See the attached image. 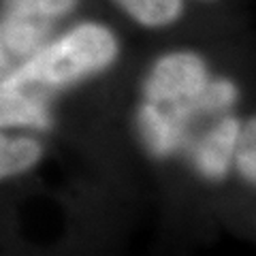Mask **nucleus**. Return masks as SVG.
Returning <instances> with one entry per match:
<instances>
[{
    "label": "nucleus",
    "instance_id": "nucleus-7",
    "mask_svg": "<svg viewBox=\"0 0 256 256\" xmlns=\"http://www.w3.org/2000/svg\"><path fill=\"white\" fill-rule=\"evenodd\" d=\"M134 22L148 28H160L182 15L184 0H116Z\"/></svg>",
    "mask_w": 256,
    "mask_h": 256
},
{
    "label": "nucleus",
    "instance_id": "nucleus-4",
    "mask_svg": "<svg viewBox=\"0 0 256 256\" xmlns=\"http://www.w3.org/2000/svg\"><path fill=\"white\" fill-rule=\"evenodd\" d=\"M52 124L47 98L20 86L0 82V128L2 126H36Z\"/></svg>",
    "mask_w": 256,
    "mask_h": 256
},
{
    "label": "nucleus",
    "instance_id": "nucleus-1",
    "mask_svg": "<svg viewBox=\"0 0 256 256\" xmlns=\"http://www.w3.org/2000/svg\"><path fill=\"white\" fill-rule=\"evenodd\" d=\"M139 128L152 154L169 156L184 143L186 122L198 111L230 107L237 88L230 82H212L203 58L190 52L169 54L156 62L143 88Z\"/></svg>",
    "mask_w": 256,
    "mask_h": 256
},
{
    "label": "nucleus",
    "instance_id": "nucleus-3",
    "mask_svg": "<svg viewBox=\"0 0 256 256\" xmlns=\"http://www.w3.org/2000/svg\"><path fill=\"white\" fill-rule=\"evenodd\" d=\"M6 9L0 20V79L28 62L47 43L54 18L26 2L4 0Z\"/></svg>",
    "mask_w": 256,
    "mask_h": 256
},
{
    "label": "nucleus",
    "instance_id": "nucleus-8",
    "mask_svg": "<svg viewBox=\"0 0 256 256\" xmlns=\"http://www.w3.org/2000/svg\"><path fill=\"white\" fill-rule=\"evenodd\" d=\"M254 137H256V122H254V118H250L242 128H239V134H237V141H235V152H233V154L237 156L239 171H242V175L250 184L256 182V160H254L256 146H254Z\"/></svg>",
    "mask_w": 256,
    "mask_h": 256
},
{
    "label": "nucleus",
    "instance_id": "nucleus-5",
    "mask_svg": "<svg viewBox=\"0 0 256 256\" xmlns=\"http://www.w3.org/2000/svg\"><path fill=\"white\" fill-rule=\"evenodd\" d=\"M242 124L235 118H224L222 122L203 137L196 148V169L212 180L224 178L235 152V141Z\"/></svg>",
    "mask_w": 256,
    "mask_h": 256
},
{
    "label": "nucleus",
    "instance_id": "nucleus-6",
    "mask_svg": "<svg viewBox=\"0 0 256 256\" xmlns=\"http://www.w3.org/2000/svg\"><path fill=\"white\" fill-rule=\"evenodd\" d=\"M41 158V146L32 139L6 137L0 132V180L24 173Z\"/></svg>",
    "mask_w": 256,
    "mask_h": 256
},
{
    "label": "nucleus",
    "instance_id": "nucleus-9",
    "mask_svg": "<svg viewBox=\"0 0 256 256\" xmlns=\"http://www.w3.org/2000/svg\"><path fill=\"white\" fill-rule=\"evenodd\" d=\"M15 2H26L34 6L36 11H41L47 18H60V15L68 13L77 4V0H15Z\"/></svg>",
    "mask_w": 256,
    "mask_h": 256
},
{
    "label": "nucleus",
    "instance_id": "nucleus-2",
    "mask_svg": "<svg viewBox=\"0 0 256 256\" xmlns=\"http://www.w3.org/2000/svg\"><path fill=\"white\" fill-rule=\"evenodd\" d=\"M118 56L116 36L98 24H82L54 43H45L0 82L20 86L47 98L54 88L75 84L86 75L107 68Z\"/></svg>",
    "mask_w": 256,
    "mask_h": 256
}]
</instances>
